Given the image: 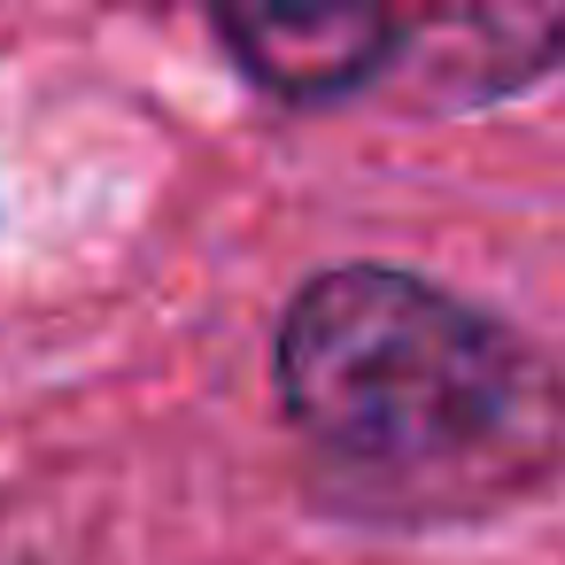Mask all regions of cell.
Wrapping results in <instances>:
<instances>
[{"label":"cell","mask_w":565,"mask_h":565,"mask_svg":"<svg viewBox=\"0 0 565 565\" xmlns=\"http://www.w3.org/2000/svg\"><path fill=\"white\" fill-rule=\"evenodd\" d=\"M279 411L333 503L387 526H441L519 503L565 449L550 364L395 264H333L279 318Z\"/></svg>","instance_id":"1"},{"label":"cell","mask_w":565,"mask_h":565,"mask_svg":"<svg viewBox=\"0 0 565 565\" xmlns=\"http://www.w3.org/2000/svg\"><path fill=\"white\" fill-rule=\"evenodd\" d=\"M565 71V0H403L387 78L418 109H488Z\"/></svg>","instance_id":"2"},{"label":"cell","mask_w":565,"mask_h":565,"mask_svg":"<svg viewBox=\"0 0 565 565\" xmlns=\"http://www.w3.org/2000/svg\"><path fill=\"white\" fill-rule=\"evenodd\" d=\"M210 24L241 78L295 109L380 86L395 55L387 0H210Z\"/></svg>","instance_id":"3"}]
</instances>
